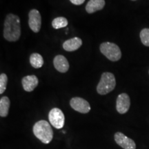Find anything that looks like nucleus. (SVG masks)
I'll list each match as a JSON object with an SVG mask.
<instances>
[{"mask_svg":"<svg viewBox=\"0 0 149 149\" xmlns=\"http://www.w3.org/2000/svg\"><path fill=\"white\" fill-rule=\"evenodd\" d=\"M53 64L55 69L60 72H66L69 69V63L64 56L59 55L54 58Z\"/></svg>","mask_w":149,"mask_h":149,"instance_id":"obj_11","label":"nucleus"},{"mask_svg":"<svg viewBox=\"0 0 149 149\" xmlns=\"http://www.w3.org/2000/svg\"><path fill=\"white\" fill-rule=\"evenodd\" d=\"M100 51L112 61L120 60L122 57V52L117 44L111 42H104L100 45Z\"/></svg>","mask_w":149,"mask_h":149,"instance_id":"obj_4","label":"nucleus"},{"mask_svg":"<svg viewBox=\"0 0 149 149\" xmlns=\"http://www.w3.org/2000/svg\"><path fill=\"white\" fill-rule=\"evenodd\" d=\"M33 131L35 137L44 144H48L53 140V131L47 121L40 120L35 123Z\"/></svg>","mask_w":149,"mask_h":149,"instance_id":"obj_2","label":"nucleus"},{"mask_svg":"<svg viewBox=\"0 0 149 149\" xmlns=\"http://www.w3.org/2000/svg\"><path fill=\"white\" fill-rule=\"evenodd\" d=\"M8 83V77L5 73H1L0 75V94H3L6 89Z\"/></svg>","mask_w":149,"mask_h":149,"instance_id":"obj_18","label":"nucleus"},{"mask_svg":"<svg viewBox=\"0 0 149 149\" xmlns=\"http://www.w3.org/2000/svg\"><path fill=\"white\" fill-rule=\"evenodd\" d=\"M105 6L104 0H90L86 6V10L89 14L101 10Z\"/></svg>","mask_w":149,"mask_h":149,"instance_id":"obj_13","label":"nucleus"},{"mask_svg":"<svg viewBox=\"0 0 149 149\" xmlns=\"http://www.w3.org/2000/svg\"><path fill=\"white\" fill-rule=\"evenodd\" d=\"M70 2L74 5H81L84 3L85 0H70Z\"/></svg>","mask_w":149,"mask_h":149,"instance_id":"obj_19","label":"nucleus"},{"mask_svg":"<svg viewBox=\"0 0 149 149\" xmlns=\"http://www.w3.org/2000/svg\"><path fill=\"white\" fill-rule=\"evenodd\" d=\"M30 63L33 68H40L44 64V59L42 56L39 53H33L30 57Z\"/></svg>","mask_w":149,"mask_h":149,"instance_id":"obj_15","label":"nucleus"},{"mask_svg":"<svg viewBox=\"0 0 149 149\" xmlns=\"http://www.w3.org/2000/svg\"><path fill=\"white\" fill-rule=\"evenodd\" d=\"M48 120L51 124L57 129L64 127L65 117L63 112L58 108H54L48 113Z\"/></svg>","mask_w":149,"mask_h":149,"instance_id":"obj_5","label":"nucleus"},{"mask_svg":"<svg viewBox=\"0 0 149 149\" xmlns=\"http://www.w3.org/2000/svg\"><path fill=\"white\" fill-rule=\"evenodd\" d=\"M68 25V20L64 17H59L54 19L52 22V26L55 29H59L66 27Z\"/></svg>","mask_w":149,"mask_h":149,"instance_id":"obj_16","label":"nucleus"},{"mask_svg":"<svg viewBox=\"0 0 149 149\" xmlns=\"http://www.w3.org/2000/svg\"><path fill=\"white\" fill-rule=\"evenodd\" d=\"M21 35L20 19L14 14L7 15L4 22L3 37L8 42H16Z\"/></svg>","mask_w":149,"mask_h":149,"instance_id":"obj_1","label":"nucleus"},{"mask_svg":"<svg viewBox=\"0 0 149 149\" xmlns=\"http://www.w3.org/2000/svg\"><path fill=\"white\" fill-rule=\"evenodd\" d=\"M10 102L8 97H3L0 100V116L6 117L8 114Z\"/></svg>","mask_w":149,"mask_h":149,"instance_id":"obj_14","label":"nucleus"},{"mask_svg":"<svg viewBox=\"0 0 149 149\" xmlns=\"http://www.w3.org/2000/svg\"><path fill=\"white\" fill-rule=\"evenodd\" d=\"M130 100L126 93H121L117 98L116 109L120 114H125L130 109Z\"/></svg>","mask_w":149,"mask_h":149,"instance_id":"obj_9","label":"nucleus"},{"mask_svg":"<svg viewBox=\"0 0 149 149\" xmlns=\"http://www.w3.org/2000/svg\"><path fill=\"white\" fill-rule=\"evenodd\" d=\"M115 142L124 149H136V144L133 139L128 137L121 132H117L115 134Z\"/></svg>","mask_w":149,"mask_h":149,"instance_id":"obj_8","label":"nucleus"},{"mask_svg":"<svg viewBox=\"0 0 149 149\" xmlns=\"http://www.w3.org/2000/svg\"><path fill=\"white\" fill-rule=\"evenodd\" d=\"M140 39L142 44L149 46V29H144L140 32Z\"/></svg>","mask_w":149,"mask_h":149,"instance_id":"obj_17","label":"nucleus"},{"mask_svg":"<svg viewBox=\"0 0 149 149\" xmlns=\"http://www.w3.org/2000/svg\"><path fill=\"white\" fill-rule=\"evenodd\" d=\"M39 80L35 75H28L24 77L22 80V86L26 92H31L38 85Z\"/></svg>","mask_w":149,"mask_h":149,"instance_id":"obj_10","label":"nucleus"},{"mask_svg":"<svg viewBox=\"0 0 149 149\" xmlns=\"http://www.w3.org/2000/svg\"><path fill=\"white\" fill-rule=\"evenodd\" d=\"M81 45H82V40L79 37H75L65 41L63 44V48L65 51L71 52L77 50L81 47Z\"/></svg>","mask_w":149,"mask_h":149,"instance_id":"obj_12","label":"nucleus"},{"mask_svg":"<svg viewBox=\"0 0 149 149\" xmlns=\"http://www.w3.org/2000/svg\"><path fill=\"white\" fill-rule=\"evenodd\" d=\"M70 105L72 109L80 113L86 114L91 111V106L86 100L81 97H73L70 100Z\"/></svg>","mask_w":149,"mask_h":149,"instance_id":"obj_6","label":"nucleus"},{"mask_svg":"<svg viewBox=\"0 0 149 149\" xmlns=\"http://www.w3.org/2000/svg\"><path fill=\"white\" fill-rule=\"evenodd\" d=\"M132 1H136V0H132Z\"/></svg>","mask_w":149,"mask_h":149,"instance_id":"obj_20","label":"nucleus"},{"mask_svg":"<svg viewBox=\"0 0 149 149\" xmlns=\"http://www.w3.org/2000/svg\"><path fill=\"white\" fill-rule=\"evenodd\" d=\"M29 25L34 33H39L42 26V17L38 10L33 9L29 14Z\"/></svg>","mask_w":149,"mask_h":149,"instance_id":"obj_7","label":"nucleus"},{"mask_svg":"<svg viewBox=\"0 0 149 149\" xmlns=\"http://www.w3.org/2000/svg\"><path fill=\"white\" fill-rule=\"evenodd\" d=\"M116 81L114 74L111 72H104L97 86V91L100 95H107L114 90Z\"/></svg>","mask_w":149,"mask_h":149,"instance_id":"obj_3","label":"nucleus"}]
</instances>
